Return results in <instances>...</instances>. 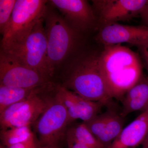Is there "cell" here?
<instances>
[{
  "label": "cell",
  "instance_id": "cell-1",
  "mask_svg": "<svg viewBox=\"0 0 148 148\" xmlns=\"http://www.w3.org/2000/svg\"><path fill=\"white\" fill-rule=\"evenodd\" d=\"M99 64L112 99L122 100L143 75L138 56L121 44L104 46L99 55Z\"/></svg>",
  "mask_w": 148,
  "mask_h": 148
},
{
  "label": "cell",
  "instance_id": "cell-2",
  "mask_svg": "<svg viewBox=\"0 0 148 148\" xmlns=\"http://www.w3.org/2000/svg\"><path fill=\"white\" fill-rule=\"evenodd\" d=\"M82 98L99 102L104 106L110 105L112 98L99 64V55H92L78 59L66 71L61 85Z\"/></svg>",
  "mask_w": 148,
  "mask_h": 148
},
{
  "label": "cell",
  "instance_id": "cell-3",
  "mask_svg": "<svg viewBox=\"0 0 148 148\" xmlns=\"http://www.w3.org/2000/svg\"><path fill=\"white\" fill-rule=\"evenodd\" d=\"M42 17L47 40L48 66L52 77L56 67L73 50L80 34L47 6Z\"/></svg>",
  "mask_w": 148,
  "mask_h": 148
},
{
  "label": "cell",
  "instance_id": "cell-4",
  "mask_svg": "<svg viewBox=\"0 0 148 148\" xmlns=\"http://www.w3.org/2000/svg\"><path fill=\"white\" fill-rule=\"evenodd\" d=\"M47 1L16 0L9 24L3 35L1 50L9 51L22 44L42 17Z\"/></svg>",
  "mask_w": 148,
  "mask_h": 148
},
{
  "label": "cell",
  "instance_id": "cell-5",
  "mask_svg": "<svg viewBox=\"0 0 148 148\" xmlns=\"http://www.w3.org/2000/svg\"><path fill=\"white\" fill-rule=\"evenodd\" d=\"M47 51V40L42 17L22 44L12 50L3 51L18 63L50 79L51 77L48 66Z\"/></svg>",
  "mask_w": 148,
  "mask_h": 148
},
{
  "label": "cell",
  "instance_id": "cell-6",
  "mask_svg": "<svg viewBox=\"0 0 148 148\" xmlns=\"http://www.w3.org/2000/svg\"><path fill=\"white\" fill-rule=\"evenodd\" d=\"M70 123L67 110L56 96L55 91L45 111L34 124L40 145L58 147L59 142L66 139Z\"/></svg>",
  "mask_w": 148,
  "mask_h": 148
},
{
  "label": "cell",
  "instance_id": "cell-7",
  "mask_svg": "<svg viewBox=\"0 0 148 148\" xmlns=\"http://www.w3.org/2000/svg\"><path fill=\"white\" fill-rule=\"evenodd\" d=\"M49 82V79L18 63L1 50L0 85L9 87L35 88Z\"/></svg>",
  "mask_w": 148,
  "mask_h": 148
},
{
  "label": "cell",
  "instance_id": "cell-8",
  "mask_svg": "<svg viewBox=\"0 0 148 148\" xmlns=\"http://www.w3.org/2000/svg\"><path fill=\"white\" fill-rule=\"evenodd\" d=\"M56 87V86L50 82L35 88L24 105L14 114L6 129L31 126L34 124L50 103L54 95Z\"/></svg>",
  "mask_w": 148,
  "mask_h": 148
},
{
  "label": "cell",
  "instance_id": "cell-9",
  "mask_svg": "<svg viewBox=\"0 0 148 148\" xmlns=\"http://www.w3.org/2000/svg\"><path fill=\"white\" fill-rule=\"evenodd\" d=\"M92 8L103 26L126 21L140 15L148 0H94Z\"/></svg>",
  "mask_w": 148,
  "mask_h": 148
},
{
  "label": "cell",
  "instance_id": "cell-10",
  "mask_svg": "<svg viewBox=\"0 0 148 148\" xmlns=\"http://www.w3.org/2000/svg\"><path fill=\"white\" fill-rule=\"evenodd\" d=\"M51 5L57 8L66 22L81 33L88 31L96 24L97 16L92 7L85 0H51Z\"/></svg>",
  "mask_w": 148,
  "mask_h": 148
},
{
  "label": "cell",
  "instance_id": "cell-11",
  "mask_svg": "<svg viewBox=\"0 0 148 148\" xmlns=\"http://www.w3.org/2000/svg\"><path fill=\"white\" fill-rule=\"evenodd\" d=\"M104 46L127 43L138 48L148 42V27L114 23L103 26L96 37Z\"/></svg>",
  "mask_w": 148,
  "mask_h": 148
},
{
  "label": "cell",
  "instance_id": "cell-12",
  "mask_svg": "<svg viewBox=\"0 0 148 148\" xmlns=\"http://www.w3.org/2000/svg\"><path fill=\"white\" fill-rule=\"evenodd\" d=\"M56 97L67 110L70 122L79 119L87 122L98 115L104 105L99 102L89 101L77 95L61 85H57Z\"/></svg>",
  "mask_w": 148,
  "mask_h": 148
},
{
  "label": "cell",
  "instance_id": "cell-13",
  "mask_svg": "<svg viewBox=\"0 0 148 148\" xmlns=\"http://www.w3.org/2000/svg\"><path fill=\"white\" fill-rule=\"evenodd\" d=\"M148 135V109L126 127L107 148H135L143 143Z\"/></svg>",
  "mask_w": 148,
  "mask_h": 148
},
{
  "label": "cell",
  "instance_id": "cell-14",
  "mask_svg": "<svg viewBox=\"0 0 148 148\" xmlns=\"http://www.w3.org/2000/svg\"><path fill=\"white\" fill-rule=\"evenodd\" d=\"M123 108L120 116L124 118L129 114L148 109V76L143 75L122 99Z\"/></svg>",
  "mask_w": 148,
  "mask_h": 148
},
{
  "label": "cell",
  "instance_id": "cell-15",
  "mask_svg": "<svg viewBox=\"0 0 148 148\" xmlns=\"http://www.w3.org/2000/svg\"><path fill=\"white\" fill-rule=\"evenodd\" d=\"M35 88L9 87L0 85V113L9 106L27 100Z\"/></svg>",
  "mask_w": 148,
  "mask_h": 148
},
{
  "label": "cell",
  "instance_id": "cell-16",
  "mask_svg": "<svg viewBox=\"0 0 148 148\" xmlns=\"http://www.w3.org/2000/svg\"><path fill=\"white\" fill-rule=\"evenodd\" d=\"M123 118L114 111L111 110L110 114L104 130L98 140L105 147H108L116 139L123 129Z\"/></svg>",
  "mask_w": 148,
  "mask_h": 148
},
{
  "label": "cell",
  "instance_id": "cell-17",
  "mask_svg": "<svg viewBox=\"0 0 148 148\" xmlns=\"http://www.w3.org/2000/svg\"><path fill=\"white\" fill-rule=\"evenodd\" d=\"M66 137L73 138L91 148H105L92 134L84 122L68 127Z\"/></svg>",
  "mask_w": 148,
  "mask_h": 148
},
{
  "label": "cell",
  "instance_id": "cell-18",
  "mask_svg": "<svg viewBox=\"0 0 148 148\" xmlns=\"http://www.w3.org/2000/svg\"><path fill=\"white\" fill-rule=\"evenodd\" d=\"M31 127H13L1 130L0 137L3 145L6 147H8L15 144L28 141L34 134Z\"/></svg>",
  "mask_w": 148,
  "mask_h": 148
},
{
  "label": "cell",
  "instance_id": "cell-19",
  "mask_svg": "<svg viewBox=\"0 0 148 148\" xmlns=\"http://www.w3.org/2000/svg\"><path fill=\"white\" fill-rule=\"evenodd\" d=\"M16 0L0 1V33L3 35L8 27Z\"/></svg>",
  "mask_w": 148,
  "mask_h": 148
},
{
  "label": "cell",
  "instance_id": "cell-20",
  "mask_svg": "<svg viewBox=\"0 0 148 148\" xmlns=\"http://www.w3.org/2000/svg\"><path fill=\"white\" fill-rule=\"evenodd\" d=\"M111 110L98 114L87 122H84L92 134L98 140L107 124L110 114Z\"/></svg>",
  "mask_w": 148,
  "mask_h": 148
},
{
  "label": "cell",
  "instance_id": "cell-21",
  "mask_svg": "<svg viewBox=\"0 0 148 148\" xmlns=\"http://www.w3.org/2000/svg\"><path fill=\"white\" fill-rule=\"evenodd\" d=\"M27 100L9 106L2 112L0 113V125L1 130L7 129L11 119L13 117L14 114L16 113L18 109L24 105Z\"/></svg>",
  "mask_w": 148,
  "mask_h": 148
},
{
  "label": "cell",
  "instance_id": "cell-22",
  "mask_svg": "<svg viewBox=\"0 0 148 148\" xmlns=\"http://www.w3.org/2000/svg\"><path fill=\"white\" fill-rule=\"evenodd\" d=\"M66 140L68 148H91L70 137H66Z\"/></svg>",
  "mask_w": 148,
  "mask_h": 148
},
{
  "label": "cell",
  "instance_id": "cell-23",
  "mask_svg": "<svg viewBox=\"0 0 148 148\" xmlns=\"http://www.w3.org/2000/svg\"><path fill=\"white\" fill-rule=\"evenodd\" d=\"M139 48L142 53L148 72V42Z\"/></svg>",
  "mask_w": 148,
  "mask_h": 148
},
{
  "label": "cell",
  "instance_id": "cell-24",
  "mask_svg": "<svg viewBox=\"0 0 148 148\" xmlns=\"http://www.w3.org/2000/svg\"><path fill=\"white\" fill-rule=\"evenodd\" d=\"M40 144L38 140H37L34 134L27 142L26 148H39Z\"/></svg>",
  "mask_w": 148,
  "mask_h": 148
},
{
  "label": "cell",
  "instance_id": "cell-25",
  "mask_svg": "<svg viewBox=\"0 0 148 148\" xmlns=\"http://www.w3.org/2000/svg\"><path fill=\"white\" fill-rule=\"evenodd\" d=\"M140 16L145 26L148 27V4L141 12Z\"/></svg>",
  "mask_w": 148,
  "mask_h": 148
},
{
  "label": "cell",
  "instance_id": "cell-26",
  "mask_svg": "<svg viewBox=\"0 0 148 148\" xmlns=\"http://www.w3.org/2000/svg\"><path fill=\"white\" fill-rule=\"evenodd\" d=\"M28 140L24 143H18V144H15V145H13L10 146L8 147H5L6 148H26Z\"/></svg>",
  "mask_w": 148,
  "mask_h": 148
},
{
  "label": "cell",
  "instance_id": "cell-27",
  "mask_svg": "<svg viewBox=\"0 0 148 148\" xmlns=\"http://www.w3.org/2000/svg\"><path fill=\"white\" fill-rule=\"evenodd\" d=\"M142 148H148V135L142 144Z\"/></svg>",
  "mask_w": 148,
  "mask_h": 148
},
{
  "label": "cell",
  "instance_id": "cell-28",
  "mask_svg": "<svg viewBox=\"0 0 148 148\" xmlns=\"http://www.w3.org/2000/svg\"><path fill=\"white\" fill-rule=\"evenodd\" d=\"M39 148H58V147L52 146H40Z\"/></svg>",
  "mask_w": 148,
  "mask_h": 148
},
{
  "label": "cell",
  "instance_id": "cell-29",
  "mask_svg": "<svg viewBox=\"0 0 148 148\" xmlns=\"http://www.w3.org/2000/svg\"><path fill=\"white\" fill-rule=\"evenodd\" d=\"M0 148H6V147H4V146L1 145V147H0Z\"/></svg>",
  "mask_w": 148,
  "mask_h": 148
}]
</instances>
